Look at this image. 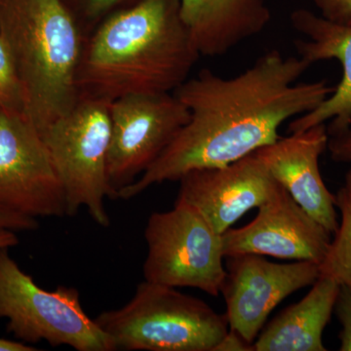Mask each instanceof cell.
<instances>
[{"label": "cell", "mask_w": 351, "mask_h": 351, "mask_svg": "<svg viewBox=\"0 0 351 351\" xmlns=\"http://www.w3.org/2000/svg\"><path fill=\"white\" fill-rule=\"evenodd\" d=\"M180 13L200 56H223L269 25L265 0H180Z\"/></svg>", "instance_id": "9a60e30c"}, {"label": "cell", "mask_w": 351, "mask_h": 351, "mask_svg": "<svg viewBox=\"0 0 351 351\" xmlns=\"http://www.w3.org/2000/svg\"><path fill=\"white\" fill-rule=\"evenodd\" d=\"M311 66L270 50L233 77L205 69L188 78L173 93L191 112L188 123L117 198L130 199L154 184L228 165L274 144L285 122L311 112L334 92L325 80L298 82Z\"/></svg>", "instance_id": "6da1fadb"}, {"label": "cell", "mask_w": 351, "mask_h": 351, "mask_svg": "<svg viewBox=\"0 0 351 351\" xmlns=\"http://www.w3.org/2000/svg\"><path fill=\"white\" fill-rule=\"evenodd\" d=\"M291 25L306 39L294 41L298 56L313 64L338 60L343 77L334 92L317 108L289 122V133H297L325 124L329 137L339 135L351 125V25L325 19L307 9H297L290 16Z\"/></svg>", "instance_id": "5bb4252c"}, {"label": "cell", "mask_w": 351, "mask_h": 351, "mask_svg": "<svg viewBox=\"0 0 351 351\" xmlns=\"http://www.w3.org/2000/svg\"><path fill=\"white\" fill-rule=\"evenodd\" d=\"M341 322V330L339 332V350L351 351V289L341 285L338 298H337L335 311Z\"/></svg>", "instance_id": "ffe728a7"}, {"label": "cell", "mask_w": 351, "mask_h": 351, "mask_svg": "<svg viewBox=\"0 0 351 351\" xmlns=\"http://www.w3.org/2000/svg\"><path fill=\"white\" fill-rule=\"evenodd\" d=\"M38 228V219L0 208V230H10L16 232H34Z\"/></svg>", "instance_id": "7402d4cb"}, {"label": "cell", "mask_w": 351, "mask_h": 351, "mask_svg": "<svg viewBox=\"0 0 351 351\" xmlns=\"http://www.w3.org/2000/svg\"><path fill=\"white\" fill-rule=\"evenodd\" d=\"M178 182L176 203L195 208L219 234L260 207L279 184L254 154L221 167L191 171Z\"/></svg>", "instance_id": "7c38bea8"}, {"label": "cell", "mask_w": 351, "mask_h": 351, "mask_svg": "<svg viewBox=\"0 0 351 351\" xmlns=\"http://www.w3.org/2000/svg\"><path fill=\"white\" fill-rule=\"evenodd\" d=\"M0 208L34 219L66 216L63 186L40 133L24 112L2 108Z\"/></svg>", "instance_id": "ba28073f"}, {"label": "cell", "mask_w": 351, "mask_h": 351, "mask_svg": "<svg viewBox=\"0 0 351 351\" xmlns=\"http://www.w3.org/2000/svg\"><path fill=\"white\" fill-rule=\"evenodd\" d=\"M110 114L108 174L117 195L160 156L191 112L173 93L135 94L112 101Z\"/></svg>", "instance_id": "9c48e42d"}, {"label": "cell", "mask_w": 351, "mask_h": 351, "mask_svg": "<svg viewBox=\"0 0 351 351\" xmlns=\"http://www.w3.org/2000/svg\"><path fill=\"white\" fill-rule=\"evenodd\" d=\"M253 345L235 331L230 329L223 341L217 346L216 351H250Z\"/></svg>", "instance_id": "cb8c5ba5"}, {"label": "cell", "mask_w": 351, "mask_h": 351, "mask_svg": "<svg viewBox=\"0 0 351 351\" xmlns=\"http://www.w3.org/2000/svg\"><path fill=\"white\" fill-rule=\"evenodd\" d=\"M147 282L199 289L213 297L226 276L221 234L195 208L175 203L173 209L152 213L145 228Z\"/></svg>", "instance_id": "52a82bcc"}, {"label": "cell", "mask_w": 351, "mask_h": 351, "mask_svg": "<svg viewBox=\"0 0 351 351\" xmlns=\"http://www.w3.org/2000/svg\"><path fill=\"white\" fill-rule=\"evenodd\" d=\"M199 57L180 0H140L108 16L85 38L78 98L110 104L128 95L174 93Z\"/></svg>", "instance_id": "7a4b0ae2"}, {"label": "cell", "mask_w": 351, "mask_h": 351, "mask_svg": "<svg viewBox=\"0 0 351 351\" xmlns=\"http://www.w3.org/2000/svg\"><path fill=\"white\" fill-rule=\"evenodd\" d=\"M38 348L19 341L0 339V351H36Z\"/></svg>", "instance_id": "d4e9b609"}, {"label": "cell", "mask_w": 351, "mask_h": 351, "mask_svg": "<svg viewBox=\"0 0 351 351\" xmlns=\"http://www.w3.org/2000/svg\"><path fill=\"white\" fill-rule=\"evenodd\" d=\"M95 321L117 350L216 351L230 331L226 315L202 300L145 280L126 304Z\"/></svg>", "instance_id": "277c9868"}, {"label": "cell", "mask_w": 351, "mask_h": 351, "mask_svg": "<svg viewBox=\"0 0 351 351\" xmlns=\"http://www.w3.org/2000/svg\"><path fill=\"white\" fill-rule=\"evenodd\" d=\"M327 149L332 160L351 163V125L339 135L329 137Z\"/></svg>", "instance_id": "603a6c76"}, {"label": "cell", "mask_w": 351, "mask_h": 351, "mask_svg": "<svg viewBox=\"0 0 351 351\" xmlns=\"http://www.w3.org/2000/svg\"><path fill=\"white\" fill-rule=\"evenodd\" d=\"M328 141L327 127L319 124L280 137L253 154L307 213L335 234L339 226L336 197L327 189L319 168Z\"/></svg>", "instance_id": "4fadbf2b"}, {"label": "cell", "mask_w": 351, "mask_h": 351, "mask_svg": "<svg viewBox=\"0 0 351 351\" xmlns=\"http://www.w3.org/2000/svg\"><path fill=\"white\" fill-rule=\"evenodd\" d=\"M0 318L27 345L46 341L76 351L117 350L112 338L85 313L75 288L39 287L11 258L9 248H0Z\"/></svg>", "instance_id": "8992f818"}, {"label": "cell", "mask_w": 351, "mask_h": 351, "mask_svg": "<svg viewBox=\"0 0 351 351\" xmlns=\"http://www.w3.org/2000/svg\"><path fill=\"white\" fill-rule=\"evenodd\" d=\"M19 244L16 232L10 230H0V248H11Z\"/></svg>", "instance_id": "484cf974"}, {"label": "cell", "mask_w": 351, "mask_h": 351, "mask_svg": "<svg viewBox=\"0 0 351 351\" xmlns=\"http://www.w3.org/2000/svg\"><path fill=\"white\" fill-rule=\"evenodd\" d=\"M140 0H64L82 27L85 38L108 16Z\"/></svg>", "instance_id": "ac0fdd59"}, {"label": "cell", "mask_w": 351, "mask_h": 351, "mask_svg": "<svg viewBox=\"0 0 351 351\" xmlns=\"http://www.w3.org/2000/svg\"><path fill=\"white\" fill-rule=\"evenodd\" d=\"M0 108L24 112L22 86L10 51L0 36Z\"/></svg>", "instance_id": "d6986e66"}, {"label": "cell", "mask_w": 351, "mask_h": 351, "mask_svg": "<svg viewBox=\"0 0 351 351\" xmlns=\"http://www.w3.org/2000/svg\"><path fill=\"white\" fill-rule=\"evenodd\" d=\"M325 19L341 25H351V0H314Z\"/></svg>", "instance_id": "44dd1931"}, {"label": "cell", "mask_w": 351, "mask_h": 351, "mask_svg": "<svg viewBox=\"0 0 351 351\" xmlns=\"http://www.w3.org/2000/svg\"><path fill=\"white\" fill-rule=\"evenodd\" d=\"M341 285L319 276L308 294L279 314L253 343L255 351H326L323 332L334 313Z\"/></svg>", "instance_id": "2e32d148"}, {"label": "cell", "mask_w": 351, "mask_h": 351, "mask_svg": "<svg viewBox=\"0 0 351 351\" xmlns=\"http://www.w3.org/2000/svg\"><path fill=\"white\" fill-rule=\"evenodd\" d=\"M331 235L279 184L274 195L258 207L256 218L242 228L226 230L221 241L225 258L256 254L320 265Z\"/></svg>", "instance_id": "8fae6325"}, {"label": "cell", "mask_w": 351, "mask_h": 351, "mask_svg": "<svg viewBox=\"0 0 351 351\" xmlns=\"http://www.w3.org/2000/svg\"><path fill=\"white\" fill-rule=\"evenodd\" d=\"M335 197L341 212V223L319 265L320 276L329 277L351 289V169Z\"/></svg>", "instance_id": "e0dca14e"}, {"label": "cell", "mask_w": 351, "mask_h": 351, "mask_svg": "<svg viewBox=\"0 0 351 351\" xmlns=\"http://www.w3.org/2000/svg\"><path fill=\"white\" fill-rule=\"evenodd\" d=\"M0 36L17 69L24 113L41 132L80 100L84 34L64 0H0Z\"/></svg>", "instance_id": "3957f363"}, {"label": "cell", "mask_w": 351, "mask_h": 351, "mask_svg": "<svg viewBox=\"0 0 351 351\" xmlns=\"http://www.w3.org/2000/svg\"><path fill=\"white\" fill-rule=\"evenodd\" d=\"M226 258L225 298L230 329L253 345L271 311L295 291L313 285L319 265L309 261L276 263L256 254Z\"/></svg>", "instance_id": "30bf717a"}, {"label": "cell", "mask_w": 351, "mask_h": 351, "mask_svg": "<svg viewBox=\"0 0 351 351\" xmlns=\"http://www.w3.org/2000/svg\"><path fill=\"white\" fill-rule=\"evenodd\" d=\"M39 133L63 186L66 216H75L86 208L95 223L110 226L105 200L117 198L108 174L110 104L78 100L69 112Z\"/></svg>", "instance_id": "5b68a950"}]
</instances>
